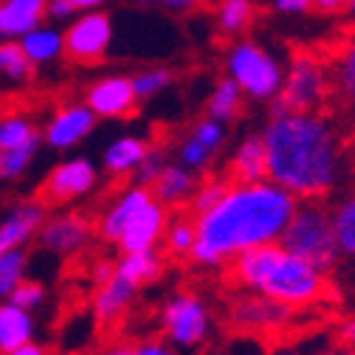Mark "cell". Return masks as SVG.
Returning a JSON list of instances; mask_svg holds the SVG:
<instances>
[{"label":"cell","instance_id":"cell-33","mask_svg":"<svg viewBox=\"0 0 355 355\" xmlns=\"http://www.w3.org/2000/svg\"><path fill=\"white\" fill-rule=\"evenodd\" d=\"M130 85H132L136 99H153L172 85V71L169 68H147V71H139L136 76H130Z\"/></svg>","mask_w":355,"mask_h":355},{"label":"cell","instance_id":"cell-47","mask_svg":"<svg viewBox=\"0 0 355 355\" xmlns=\"http://www.w3.org/2000/svg\"><path fill=\"white\" fill-rule=\"evenodd\" d=\"M68 3H71L76 12H87V9H99L105 0H68Z\"/></svg>","mask_w":355,"mask_h":355},{"label":"cell","instance_id":"cell-43","mask_svg":"<svg viewBox=\"0 0 355 355\" xmlns=\"http://www.w3.org/2000/svg\"><path fill=\"white\" fill-rule=\"evenodd\" d=\"M341 87L347 94L355 91V57H352V51H347L344 62H341Z\"/></svg>","mask_w":355,"mask_h":355},{"label":"cell","instance_id":"cell-20","mask_svg":"<svg viewBox=\"0 0 355 355\" xmlns=\"http://www.w3.org/2000/svg\"><path fill=\"white\" fill-rule=\"evenodd\" d=\"M147 198H150V187H141V184H132L130 189H124L121 195H116V200H113V203L105 209V214L99 217V234H102V240L116 243L121 226L127 223L130 214L136 211Z\"/></svg>","mask_w":355,"mask_h":355},{"label":"cell","instance_id":"cell-35","mask_svg":"<svg viewBox=\"0 0 355 355\" xmlns=\"http://www.w3.org/2000/svg\"><path fill=\"white\" fill-rule=\"evenodd\" d=\"M46 285H40V282H34V279H23L12 293H9V302L12 304H17V307H23V310H28V313H34L37 307H42V302H46Z\"/></svg>","mask_w":355,"mask_h":355},{"label":"cell","instance_id":"cell-4","mask_svg":"<svg viewBox=\"0 0 355 355\" xmlns=\"http://www.w3.org/2000/svg\"><path fill=\"white\" fill-rule=\"evenodd\" d=\"M279 243L302 257L304 262L316 265L319 271H330L338 262V245L336 237L330 232V220H327V209L316 206V200H299L293 214L288 217V223L279 234Z\"/></svg>","mask_w":355,"mask_h":355},{"label":"cell","instance_id":"cell-26","mask_svg":"<svg viewBox=\"0 0 355 355\" xmlns=\"http://www.w3.org/2000/svg\"><path fill=\"white\" fill-rule=\"evenodd\" d=\"M240 107H243V91H240V87H237L229 76L220 79V82L214 85L211 96H209V105H206L209 119L226 124V121H232V119L240 113Z\"/></svg>","mask_w":355,"mask_h":355},{"label":"cell","instance_id":"cell-49","mask_svg":"<svg viewBox=\"0 0 355 355\" xmlns=\"http://www.w3.org/2000/svg\"><path fill=\"white\" fill-rule=\"evenodd\" d=\"M279 355H302V352H296V349H285V352H279Z\"/></svg>","mask_w":355,"mask_h":355},{"label":"cell","instance_id":"cell-45","mask_svg":"<svg viewBox=\"0 0 355 355\" xmlns=\"http://www.w3.org/2000/svg\"><path fill=\"white\" fill-rule=\"evenodd\" d=\"M6 355H49V352H46V347H40V344H34V341H26V344L15 347V349L6 352Z\"/></svg>","mask_w":355,"mask_h":355},{"label":"cell","instance_id":"cell-13","mask_svg":"<svg viewBox=\"0 0 355 355\" xmlns=\"http://www.w3.org/2000/svg\"><path fill=\"white\" fill-rule=\"evenodd\" d=\"M40 245L46 251H54L60 257H71L76 251H82L91 240V223L79 214H57V217H46L42 226L37 229Z\"/></svg>","mask_w":355,"mask_h":355},{"label":"cell","instance_id":"cell-17","mask_svg":"<svg viewBox=\"0 0 355 355\" xmlns=\"http://www.w3.org/2000/svg\"><path fill=\"white\" fill-rule=\"evenodd\" d=\"M46 17V0H0V40H17Z\"/></svg>","mask_w":355,"mask_h":355},{"label":"cell","instance_id":"cell-19","mask_svg":"<svg viewBox=\"0 0 355 355\" xmlns=\"http://www.w3.org/2000/svg\"><path fill=\"white\" fill-rule=\"evenodd\" d=\"M113 271L127 279L130 285L144 288L150 282H155L164 274V259L155 248H141V251H121L119 262L113 265Z\"/></svg>","mask_w":355,"mask_h":355},{"label":"cell","instance_id":"cell-8","mask_svg":"<svg viewBox=\"0 0 355 355\" xmlns=\"http://www.w3.org/2000/svg\"><path fill=\"white\" fill-rule=\"evenodd\" d=\"M324 96V73L313 57H296L291 71L282 73L279 94L271 99L274 113L285 110H316ZM271 113V116H274Z\"/></svg>","mask_w":355,"mask_h":355},{"label":"cell","instance_id":"cell-12","mask_svg":"<svg viewBox=\"0 0 355 355\" xmlns=\"http://www.w3.org/2000/svg\"><path fill=\"white\" fill-rule=\"evenodd\" d=\"M96 127V116L85 102H68L62 105L46 124V144L51 150H73L82 144L91 130Z\"/></svg>","mask_w":355,"mask_h":355},{"label":"cell","instance_id":"cell-44","mask_svg":"<svg viewBox=\"0 0 355 355\" xmlns=\"http://www.w3.org/2000/svg\"><path fill=\"white\" fill-rule=\"evenodd\" d=\"M274 6L285 15H302L310 9V0H274Z\"/></svg>","mask_w":355,"mask_h":355},{"label":"cell","instance_id":"cell-41","mask_svg":"<svg viewBox=\"0 0 355 355\" xmlns=\"http://www.w3.org/2000/svg\"><path fill=\"white\" fill-rule=\"evenodd\" d=\"M352 6V0H310V9H316L322 15H341Z\"/></svg>","mask_w":355,"mask_h":355},{"label":"cell","instance_id":"cell-3","mask_svg":"<svg viewBox=\"0 0 355 355\" xmlns=\"http://www.w3.org/2000/svg\"><path fill=\"white\" fill-rule=\"evenodd\" d=\"M232 277L240 288L277 299L288 307L316 304L327 293L324 271L291 254L279 240L237 254L232 259Z\"/></svg>","mask_w":355,"mask_h":355},{"label":"cell","instance_id":"cell-48","mask_svg":"<svg viewBox=\"0 0 355 355\" xmlns=\"http://www.w3.org/2000/svg\"><path fill=\"white\" fill-rule=\"evenodd\" d=\"M102 355H130V347H124V344H116V347H110V349H105Z\"/></svg>","mask_w":355,"mask_h":355},{"label":"cell","instance_id":"cell-9","mask_svg":"<svg viewBox=\"0 0 355 355\" xmlns=\"http://www.w3.org/2000/svg\"><path fill=\"white\" fill-rule=\"evenodd\" d=\"M94 187H96V166L87 158H68L51 169L40 195L46 203L62 206V203L85 198Z\"/></svg>","mask_w":355,"mask_h":355},{"label":"cell","instance_id":"cell-34","mask_svg":"<svg viewBox=\"0 0 355 355\" xmlns=\"http://www.w3.org/2000/svg\"><path fill=\"white\" fill-rule=\"evenodd\" d=\"M229 189V181L226 178H209V181H203L200 187H195L189 203H192V214H203L206 209H211L220 198H223V192Z\"/></svg>","mask_w":355,"mask_h":355},{"label":"cell","instance_id":"cell-31","mask_svg":"<svg viewBox=\"0 0 355 355\" xmlns=\"http://www.w3.org/2000/svg\"><path fill=\"white\" fill-rule=\"evenodd\" d=\"M28 257L26 248H9L0 254V299H9V293L26 279Z\"/></svg>","mask_w":355,"mask_h":355},{"label":"cell","instance_id":"cell-28","mask_svg":"<svg viewBox=\"0 0 355 355\" xmlns=\"http://www.w3.org/2000/svg\"><path fill=\"white\" fill-rule=\"evenodd\" d=\"M26 144H40V132L28 116L0 119V150H15Z\"/></svg>","mask_w":355,"mask_h":355},{"label":"cell","instance_id":"cell-23","mask_svg":"<svg viewBox=\"0 0 355 355\" xmlns=\"http://www.w3.org/2000/svg\"><path fill=\"white\" fill-rule=\"evenodd\" d=\"M150 153V144L139 136H121L116 139L107 150H105V169L110 175H130L136 172V166L144 161V155Z\"/></svg>","mask_w":355,"mask_h":355},{"label":"cell","instance_id":"cell-22","mask_svg":"<svg viewBox=\"0 0 355 355\" xmlns=\"http://www.w3.org/2000/svg\"><path fill=\"white\" fill-rule=\"evenodd\" d=\"M34 341V319L28 310L0 299V352H12L15 347Z\"/></svg>","mask_w":355,"mask_h":355},{"label":"cell","instance_id":"cell-36","mask_svg":"<svg viewBox=\"0 0 355 355\" xmlns=\"http://www.w3.org/2000/svg\"><path fill=\"white\" fill-rule=\"evenodd\" d=\"M192 139H198L206 150H211V153H217L220 147H223V141H226V127L220 124V121H214V119H200L195 127H192V132H189Z\"/></svg>","mask_w":355,"mask_h":355},{"label":"cell","instance_id":"cell-29","mask_svg":"<svg viewBox=\"0 0 355 355\" xmlns=\"http://www.w3.org/2000/svg\"><path fill=\"white\" fill-rule=\"evenodd\" d=\"M164 245L169 248V254L175 257H189L192 245H195V217H172L166 220L164 234H161Z\"/></svg>","mask_w":355,"mask_h":355},{"label":"cell","instance_id":"cell-25","mask_svg":"<svg viewBox=\"0 0 355 355\" xmlns=\"http://www.w3.org/2000/svg\"><path fill=\"white\" fill-rule=\"evenodd\" d=\"M327 220H330V232L336 237L338 254L352 257V251H355V200L344 198L341 203H336L327 211Z\"/></svg>","mask_w":355,"mask_h":355},{"label":"cell","instance_id":"cell-7","mask_svg":"<svg viewBox=\"0 0 355 355\" xmlns=\"http://www.w3.org/2000/svg\"><path fill=\"white\" fill-rule=\"evenodd\" d=\"M110 46H113V20L99 9H87L79 17H73L68 31L62 34V54L79 65L102 62Z\"/></svg>","mask_w":355,"mask_h":355},{"label":"cell","instance_id":"cell-10","mask_svg":"<svg viewBox=\"0 0 355 355\" xmlns=\"http://www.w3.org/2000/svg\"><path fill=\"white\" fill-rule=\"evenodd\" d=\"M169 220V211L164 203H158L153 195L130 214V220L121 226L119 237H116V245L121 251H141V248H155L161 234H164V226Z\"/></svg>","mask_w":355,"mask_h":355},{"label":"cell","instance_id":"cell-38","mask_svg":"<svg viewBox=\"0 0 355 355\" xmlns=\"http://www.w3.org/2000/svg\"><path fill=\"white\" fill-rule=\"evenodd\" d=\"M161 166H164V155H161V150H153V147H150V153L144 155V161L136 166L139 184H141V187H150V184L155 181V175L161 172Z\"/></svg>","mask_w":355,"mask_h":355},{"label":"cell","instance_id":"cell-42","mask_svg":"<svg viewBox=\"0 0 355 355\" xmlns=\"http://www.w3.org/2000/svg\"><path fill=\"white\" fill-rule=\"evenodd\" d=\"M46 15L51 20H68L76 15V9L68 3V0H46Z\"/></svg>","mask_w":355,"mask_h":355},{"label":"cell","instance_id":"cell-32","mask_svg":"<svg viewBox=\"0 0 355 355\" xmlns=\"http://www.w3.org/2000/svg\"><path fill=\"white\" fill-rule=\"evenodd\" d=\"M40 144H26L15 150H0V181H17L23 178L37 155Z\"/></svg>","mask_w":355,"mask_h":355},{"label":"cell","instance_id":"cell-46","mask_svg":"<svg viewBox=\"0 0 355 355\" xmlns=\"http://www.w3.org/2000/svg\"><path fill=\"white\" fill-rule=\"evenodd\" d=\"M110 274H113V262H96V268H94V282L102 285Z\"/></svg>","mask_w":355,"mask_h":355},{"label":"cell","instance_id":"cell-15","mask_svg":"<svg viewBox=\"0 0 355 355\" xmlns=\"http://www.w3.org/2000/svg\"><path fill=\"white\" fill-rule=\"evenodd\" d=\"M46 220V206L42 203H20L15 206L3 220H0V254L9 248H23L31 237H37V229Z\"/></svg>","mask_w":355,"mask_h":355},{"label":"cell","instance_id":"cell-6","mask_svg":"<svg viewBox=\"0 0 355 355\" xmlns=\"http://www.w3.org/2000/svg\"><path fill=\"white\" fill-rule=\"evenodd\" d=\"M161 327L166 341L178 352L198 349L211 333V313L200 296L195 293H175L161 310Z\"/></svg>","mask_w":355,"mask_h":355},{"label":"cell","instance_id":"cell-14","mask_svg":"<svg viewBox=\"0 0 355 355\" xmlns=\"http://www.w3.org/2000/svg\"><path fill=\"white\" fill-rule=\"evenodd\" d=\"M291 310L293 307H288V304H282L277 299L254 293V296H243L234 304L232 319H234L237 327H243L248 333H268V330L282 327L291 319Z\"/></svg>","mask_w":355,"mask_h":355},{"label":"cell","instance_id":"cell-2","mask_svg":"<svg viewBox=\"0 0 355 355\" xmlns=\"http://www.w3.org/2000/svg\"><path fill=\"white\" fill-rule=\"evenodd\" d=\"M259 139L268 181L296 200L324 198L338 184L341 141L333 124L316 110L274 113Z\"/></svg>","mask_w":355,"mask_h":355},{"label":"cell","instance_id":"cell-27","mask_svg":"<svg viewBox=\"0 0 355 355\" xmlns=\"http://www.w3.org/2000/svg\"><path fill=\"white\" fill-rule=\"evenodd\" d=\"M254 0H220L214 20L223 34H243L254 20Z\"/></svg>","mask_w":355,"mask_h":355},{"label":"cell","instance_id":"cell-39","mask_svg":"<svg viewBox=\"0 0 355 355\" xmlns=\"http://www.w3.org/2000/svg\"><path fill=\"white\" fill-rule=\"evenodd\" d=\"M130 355H181L169 341H141L136 347H130Z\"/></svg>","mask_w":355,"mask_h":355},{"label":"cell","instance_id":"cell-11","mask_svg":"<svg viewBox=\"0 0 355 355\" xmlns=\"http://www.w3.org/2000/svg\"><path fill=\"white\" fill-rule=\"evenodd\" d=\"M136 94H132L130 76L110 73L96 79L85 94V105L96 119H127L136 113Z\"/></svg>","mask_w":355,"mask_h":355},{"label":"cell","instance_id":"cell-24","mask_svg":"<svg viewBox=\"0 0 355 355\" xmlns=\"http://www.w3.org/2000/svg\"><path fill=\"white\" fill-rule=\"evenodd\" d=\"M232 175L234 181L240 184H254V181H265L268 172H265V147H262V139H245L234 158H232Z\"/></svg>","mask_w":355,"mask_h":355},{"label":"cell","instance_id":"cell-1","mask_svg":"<svg viewBox=\"0 0 355 355\" xmlns=\"http://www.w3.org/2000/svg\"><path fill=\"white\" fill-rule=\"evenodd\" d=\"M296 203L291 192L268 178L254 184L234 181L211 209L195 217V245L189 257L198 265L217 268L254 245L277 243Z\"/></svg>","mask_w":355,"mask_h":355},{"label":"cell","instance_id":"cell-21","mask_svg":"<svg viewBox=\"0 0 355 355\" xmlns=\"http://www.w3.org/2000/svg\"><path fill=\"white\" fill-rule=\"evenodd\" d=\"M23 54L28 57L31 65H49L62 57V31L54 26H34L26 34L17 37Z\"/></svg>","mask_w":355,"mask_h":355},{"label":"cell","instance_id":"cell-18","mask_svg":"<svg viewBox=\"0 0 355 355\" xmlns=\"http://www.w3.org/2000/svg\"><path fill=\"white\" fill-rule=\"evenodd\" d=\"M195 187H198L195 175L187 166H169V164H164L161 172L155 175V181L150 184V195L169 209V206L189 203Z\"/></svg>","mask_w":355,"mask_h":355},{"label":"cell","instance_id":"cell-40","mask_svg":"<svg viewBox=\"0 0 355 355\" xmlns=\"http://www.w3.org/2000/svg\"><path fill=\"white\" fill-rule=\"evenodd\" d=\"M141 6H161V9H169V12H189L198 6V0H136Z\"/></svg>","mask_w":355,"mask_h":355},{"label":"cell","instance_id":"cell-16","mask_svg":"<svg viewBox=\"0 0 355 355\" xmlns=\"http://www.w3.org/2000/svg\"><path fill=\"white\" fill-rule=\"evenodd\" d=\"M139 288L130 285L127 279H121L116 271L102 282L96 285V296H94V316L102 322V324H110L116 322L124 310L132 304V299H136Z\"/></svg>","mask_w":355,"mask_h":355},{"label":"cell","instance_id":"cell-50","mask_svg":"<svg viewBox=\"0 0 355 355\" xmlns=\"http://www.w3.org/2000/svg\"><path fill=\"white\" fill-rule=\"evenodd\" d=\"M341 355H352V352H341Z\"/></svg>","mask_w":355,"mask_h":355},{"label":"cell","instance_id":"cell-30","mask_svg":"<svg viewBox=\"0 0 355 355\" xmlns=\"http://www.w3.org/2000/svg\"><path fill=\"white\" fill-rule=\"evenodd\" d=\"M34 73V65L23 54L17 40H0V76L12 82H28Z\"/></svg>","mask_w":355,"mask_h":355},{"label":"cell","instance_id":"cell-5","mask_svg":"<svg viewBox=\"0 0 355 355\" xmlns=\"http://www.w3.org/2000/svg\"><path fill=\"white\" fill-rule=\"evenodd\" d=\"M226 71H229V79L243 91V96L257 102L274 99L279 94L282 73H285L277 57L251 40H240L229 49Z\"/></svg>","mask_w":355,"mask_h":355},{"label":"cell","instance_id":"cell-37","mask_svg":"<svg viewBox=\"0 0 355 355\" xmlns=\"http://www.w3.org/2000/svg\"><path fill=\"white\" fill-rule=\"evenodd\" d=\"M178 155H181V166H187L189 172H195V169H206L209 166V161H211V150H206L198 139H187L184 144H181V150H178Z\"/></svg>","mask_w":355,"mask_h":355}]
</instances>
